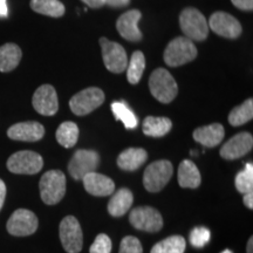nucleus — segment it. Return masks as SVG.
<instances>
[{"instance_id": "obj_1", "label": "nucleus", "mask_w": 253, "mask_h": 253, "mask_svg": "<svg viewBox=\"0 0 253 253\" xmlns=\"http://www.w3.org/2000/svg\"><path fill=\"white\" fill-rule=\"evenodd\" d=\"M40 196L47 205L58 204L66 194V176L60 170H49L41 177Z\"/></svg>"}, {"instance_id": "obj_2", "label": "nucleus", "mask_w": 253, "mask_h": 253, "mask_svg": "<svg viewBox=\"0 0 253 253\" xmlns=\"http://www.w3.org/2000/svg\"><path fill=\"white\" fill-rule=\"evenodd\" d=\"M197 56V48L192 42V40L186 37H178L172 41L164 50L163 59L164 62L170 67H178V66L185 65Z\"/></svg>"}, {"instance_id": "obj_3", "label": "nucleus", "mask_w": 253, "mask_h": 253, "mask_svg": "<svg viewBox=\"0 0 253 253\" xmlns=\"http://www.w3.org/2000/svg\"><path fill=\"white\" fill-rule=\"evenodd\" d=\"M151 95L162 103H170L177 96L178 87L175 79L167 69L157 68L149 79Z\"/></svg>"}, {"instance_id": "obj_4", "label": "nucleus", "mask_w": 253, "mask_h": 253, "mask_svg": "<svg viewBox=\"0 0 253 253\" xmlns=\"http://www.w3.org/2000/svg\"><path fill=\"white\" fill-rule=\"evenodd\" d=\"M179 25H181L183 33L190 40L203 41L208 38V21L198 9L194 7L183 9L181 17H179Z\"/></svg>"}, {"instance_id": "obj_5", "label": "nucleus", "mask_w": 253, "mask_h": 253, "mask_svg": "<svg viewBox=\"0 0 253 253\" xmlns=\"http://www.w3.org/2000/svg\"><path fill=\"white\" fill-rule=\"evenodd\" d=\"M173 168L170 161L161 160L148 166L144 171L143 185L149 192H160L172 177Z\"/></svg>"}, {"instance_id": "obj_6", "label": "nucleus", "mask_w": 253, "mask_h": 253, "mask_svg": "<svg viewBox=\"0 0 253 253\" xmlns=\"http://www.w3.org/2000/svg\"><path fill=\"white\" fill-rule=\"evenodd\" d=\"M43 160L38 153L30 150L18 151L7 161V169L18 175H36L42 169Z\"/></svg>"}, {"instance_id": "obj_7", "label": "nucleus", "mask_w": 253, "mask_h": 253, "mask_svg": "<svg viewBox=\"0 0 253 253\" xmlns=\"http://www.w3.org/2000/svg\"><path fill=\"white\" fill-rule=\"evenodd\" d=\"M103 102V91L100 88L90 87L75 94L69 101V107L75 115L84 116L99 108Z\"/></svg>"}, {"instance_id": "obj_8", "label": "nucleus", "mask_w": 253, "mask_h": 253, "mask_svg": "<svg viewBox=\"0 0 253 253\" xmlns=\"http://www.w3.org/2000/svg\"><path fill=\"white\" fill-rule=\"evenodd\" d=\"M60 240L68 253H79L84 244V235L80 223L74 216L65 217L60 223Z\"/></svg>"}, {"instance_id": "obj_9", "label": "nucleus", "mask_w": 253, "mask_h": 253, "mask_svg": "<svg viewBox=\"0 0 253 253\" xmlns=\"http://www.w3.org/2000/svg\"><path fill=\"white\" fill-rule=\"evenodd\" d=\"M100 164V156L96 151L81 149L73 155L68 164V171L74 179H82L88 173L96 171Z\"/></svg>"}, {"instance_id": "obj_10", "label": "nucleus", "mask_w": 253, "mask_h": 253, "mask_svg": "<svg viewBox=\"0 0 253 253\" xmlns=\"http://www.w3.org/2000/svg\"><path fill=\"white\" fill-rule=\"evenodd\" d=\"M100 43L106 68L115 74L125 72L128 66V58L125 48L120 43L113 42L107 38H101Z\"/></svg>"}, {"instance_id": "obj_11", "label": "nucleus", "mask_w": 253, "mask_h": 253, "mask_svg": "<svg viewBox=\"0 0 253 253\" xmlns=\"http://www.w3.org/2000/svg\"><path fill=\"white\" fill-rule=\"evenodd\" d=\"M129 221L135 229L145 232H158L163 227V218L156 209L151 207L136 208L130 212Z\"/></svg>"}, {"instance_id": "obj_12", "label": "nucleus", "mask_w": 253, "mask_h": 253, "mask_svg": "<svg viewBox=\"0 0 253 253\" xmlns=\"http://www.w3.org/2000/svg\"><path fill=\"white\" fill-rule=\"evenodd\" d=\"M39 221L36 214L27 209L15 210L7 221V231L9 235L15 237H26L33 235L38 230Z\"/></svg>"}, {"instance_id": "obj_13", "label": "nucleus", "mask_w": 253, "mask_h": 253, "mask_svg": "<svg viewBox=\"0 0 253 253\" xmlns=\"http://www.w3.org/2000/svg\"><path fill=\"white\" fill-rule=\"evenodd\" d=\"M209 28H211L218 36L236 39L242 33V25L235 17L225 12H216L209 20Z\"/></svg>"}, {"instance_id": "obj_14", "label": "nucleus", "mask_w": 253, "mask_h": 253, "mask_svg": "<svg viewBox=\"0 0 253 253\" xmlns=\"http://www.w3.org/2000/svg\"><path fill=\"white\" fill-rule=\"evenodd\" d=\"M32 103L34 109L41 115H55L59 109V101L54 87L50 84H42L38 88L33 95Z\"/></svg>"}, {"instance_id": "obj_15", "label": "nucleus", "mask_w": 253, "mask_h": 253, "mask_svg": "<svg viewBox=\"0 0 253 253\" xmlns=\"http://www.w3.org/2000/svg\"><path fill=\"white\" fill-rule=\"evenodd\" d=\"M253 147V137L249 132H240L230 138L225 144L221 147L220 156L224 160H237L245 156Z\"/></svg>"}, {"instance_id": "obj_16", "label": "nucleus", "mask_w": 253, "mask_h": 253, "mask_svg": "<svg viewBox=\"0 0 253 253\" xmlns=\"http://www.w3.org/2000/svg\"><path fill=\"white\" fill-rule=\"evenodd\" d=\"M43 135H45V128L36 121L17 123L7 130V136L14 141L37 142L41 140Z\"/></svg>"}, {"instance_id": "obj_17", "label": "nucleus", "mask_w": 253, "mask_h": 253, "mask_svg": "<svg viewBox=\"0 0 253 253\" xmlns=\"http://www.w3.org/2000/svg\"><path fill=\"white\" fill-rule=\"evenodd\" d=\"M84 186L89 195L96 197L110 196L115 191V183L109 177L102 175L96 171L88 173L82 178Z\"/></svg>"}, {"instance_id": "obj_18", "label": "nucleus", "mask_w": 253, "mask_h": 253, "mask_svg": "<svg viewBox=\"0 0 253 253\" xmlns=\"http://www.w3.org/2000/svg\"><path fill=\"white\" fill-rule=\"evenodd\" d=\"M141 18V12L137 9H131L122 14L116 23V28L121 37L129 41H140L142 39V33L138 28V21Z\"/></svg>"}, {"instance_id": "obj_19", "label": "nucleus", "mask_w": 253, "mask_h": 253, "mask_svg": "<svg viewBox=\"0 0 253 253\" xmlns=\"http://www.w3.org/2000/svg\"><path fill=\"white\" fill-rule=\"evenodd\" d=\"M224 135H225L224 126L219 123L201 126L194 131L195 141L207 148H213L219 144L223 141Z\"/></svg>"}, {"instance_id": "obj_20", "label": "nucleus", "mask_w": 253, "mask_h": 253, "mask_svg": "<svg viewBox=\"0 0 253 253\" xmlns=\"http://www.w3.org/2000/svg\"><path fill=\"white\" fill-rule=\"evenodd\" d=\"M147 158V151L142 148H128L119 155L118 166L126 171H135L143 166Z\"/></svg>"}, {"instance_id": "obj_21", "label": "nucleus", "mask_w": 253, "mask_h": 253, "mask_svg": "<svg viewBox=\"0 0 253 253\" xmlns=\"http://www.w3.org/2000/svg\"><path fill=\"white\" fill-rule=\"evenodd\" d=\"M134 202V195L129 189L122 188L115 192L108 203V212L113 217H122L128 212Z\"/></svg>"}, {"instance_id": "obj_22", "label": "nucleus", "mask_w": 253, "mask_h": 253, "mask_svg": "<svg viewBox=\"0 0 253 253\" xmlns=\"http://www.w3.org/2000/svg\"><path fill=\"white\" fill-rule=\"evenodd\" d=\"M202 177L198 168L190 160H184L178 167V184L184 189H197Z\"/></svg>"}, {"instance_id": "obj_23", "label": "nucleus", "mask_w": 253, "mask_h": 253, "mask_svg": "<svg viewBox=\"0 0 253 253\" xmlns=\"http://www.w3.org/2000/svg\"><path fill=\"white\" fill-rule=\"evenodd\" d=\"M21 56V49L15 43H5L0 46V72L7 73L17 68Z\"/></svg>"}, {"instance_id": "obj_24", "label": "nucleus", "mask_w": 253, "mask_h": 253, "mask_svg": "<svg viewBox=\"0 0 253 253\" xmlns=\"http://www.w3.org/2000/svg\"><path fill=\"white\" fill-rule=\"evenodd\" d=\"M172 122L168 118L148 116L143 121V132L150 137H162L171 130Z\"/></svg>"}, {"instance_id": "obj_25", "label": "nucleus", "mask_w": 253, "mask_h": 253, "mask_svg": "<svg viewBox=\"0 0 253 253\" xmlns=\"http://www.w3.org/2000/svg\"><path fill=\"white\" fill-rule=\"evenodd\" d=\"M31 8L37 13L53 18L65 14V6L59 0H31Z\"/></svg>"}, {"instance_id": "obj_26", "label": "nucleus", "mask_w": 253, "mask_h": 253, "mask_svg": "<svg viewBox=\"0 0 253 253\" xmlns=\"http://www.w3.org/2000/svg\"><path fill=\"white\" fill-rule=\"evenodd\" d=\"M79 138V126L74 122L67 121L60 125L56 130V141L63 148H72Z\"/></svg>"}, {"instance_id": "obj_27", "label": "nucleus", "mask_w": 253, "mask_h": 253, "mask_svg": "<svg viewBox=\"0 0 253 253\" xmlns=\"http://www.w3.org/2000/svg\"><path fill=\"white\" fill-rule=\"evenodd\" d=\"M145 68V58L141 50H136L132 53L130 61H129L128 69H126V79L129 84H136L141 80Z\"/></svg>"}, {"instance_id": "obj_28", "label": "nucleus", "mask_w": 253, "mask_h": 253, "mask_svg": "<svg viewBox=\"0 0 253 253\" xmlns=\"http://www.w3.org/2000/svg\"><path fill=\"white\" fill-rule=\"evenodd\" d=\"M185 246V239L182 236H171L155 244L150 253H184Z\"/></svg>"}, {"instance_id": "obj_29", "label": "nucleus", "mask_w": 253, "mask_h": 253, "mask_svg": "<svg viewBox=\"0 0 253 253\" xmlns=\"http://www.w3.org/2000/svg\"><path fill=\"white\" fill-rule=\"evenodd\" d=\"M253 119V100L249 99L240 106L232 109L229 115V122L231 126H239L245 125Z\"/></svg>"}, {"instance_id": "obj_30", "label": "nucleus", "mask_w": 253, "mask_h": 253, "mask_svg": "<svg viewBox=\"0 0 253 253\" xmlns=\"http://www.w3.org/2000/svg\"><path fill=\"white\" fill-rule=\"evenodd\" d=\"M112 110L116 120L121 121L126 129H135L137 126V118L125 102H113Z\"/></svg>"}, {"instance_id": "obj_31", "label": "nucleus", "mask_w": 253, "mask_h": 253, "mask_svg": "<svg viewBox=\"0 0 253 253\" xmlns=\"http://www.w3.org/2000/svg\"><path fill=\"white\" fill-rule=\"evenodd\" d=\"M236 189L240 194L245 195L253 191V164L248 163L243 171L236 176Z\"/></svg>"}, {"instance_id": "obj_32", "label": "nucleus", "mask_w": 253, "mask_h": 253, "mask_svg": "<svg viewBox=\"0 0 253 253\" xmlns=\"http://www.w3.org/2000/svg\"><path fill=\"white\" fill-rule=\"evenodd\" d=\"M210 230L204 226L195 227V229L191 231V233H190V243H191V245L194 246V248L197 249L204 248V246L210 242Z\"/></svg>"}, {"instance_id": "obj_33", "label": "nucleus", "mask_w": 253, "mask_h": 253, "mask_svg": "<svg viewBox=\"0 0 253 253\" xmlns=\"http://www.w3.org/2000/svg\"><path fill=\"white\" fill-rule=\"evenodd\" d=\"M112 252V240L104 233H100L94 240L89 249V253H110Z\"/></svg>"}, {"instance_id": "obj_34", "label": "nucleus", "mask_w": 253, "mask_h": 253, "mask_svg": "<svg viewBox=\"0 0 253 253\" xmlns=\"http://www.w3.org/2000/svg\"><path fill=\"white\" fill-rule=\"evenodd\" d=\"M119 253H143V248L136 237L126 236L122 239Z\"/></svg>"}, {"instance_id": "obj_35", "label": "nucleus", "mask_w": 253, "mask_h": 253, "mask_svg": "<svg viewBox=\"0 0 253 253\" xmlns=\"http://www.w3.org/2000/svg\"><path fill=\"white\" fill-rule=\"evenodd\" d=\"M232 4L243 11H252L253 9V0H231Z\"/></svg>"}, {"instance_id": "obj_36", "label": "nucleus", "mask_w": 253, "mask_h": 253, "mask_svg": "<svg viewBox=\"0 0 253 253\" xmlns=\"http://www.w3.org/2000/svg\"><path fill=\"white\" fill-rule=\"evenodd\" d=\"M129 4V0H104V5H109L112 7H123Z\"/></svg>"}, {"instance_id": "obj_37", "label": "nucleus", "mask_w": 253, "mask_h": 253, "mask_svg": "<svg viewBox=\"0 0 253 253\" xmlns=\"http://www.w3.org/2000/svg\"><path fill=\"white\" fill-rule=\"evenodd\" d=\"M81 1H84V4L91 8H99L104 5V0H81Z\"/></svg>"}, {"instance_id": "obj_38", "label": "nucleus", "mask_w": 253, "mask_h": 253, "mask_svg": "<svg viewBox=\"0 0 253 253\" xmlns=\"http://www.w3.org/2000/svg\"><path fill=\"white\" fill-rule=\"evenodd\" d=\"M6 198V185L2 182V179H0V210L2 209V205L5 203Z\"/></svg>"}, {"instance_id": "obj_39", "label": "nucleus", "mask_w": 253, "mask_h": 253, "mask_svg": "<svg viewBox=\"0 0 253 253\" xmlns=\"http://www.w3.org/2000/svg\"><path fill=\"white\" fill-rule=\"evenodd\" d=\"M243 202H244L245 207L252 210L253 209V191L249 192V194L244 195V198H243Z\"/></svg>"}, {"instance_id": "obj_40", "label": "nucleus", "mask_w": 253, "mask_h": 253, "mask_svg": "<svg viewBox=\"0 0 253 253\" xmlns=\"http://www.w3.org/2000/svg\"><path fill=\"white\" fill-rule=\"evenodd\" d=\"M8 14V8H7V2L6 0H0V17H7Z\"/></svg>"}, {"instance_id": "obj_41", "label": "nucleus", "mask_w": 253, "mask_h": 253, "mask_svg": "<svg viewBox=\"0 0 253 253\" xmlns=\"http://www.w3.org/2000/svg\"><path fill=\"white\" fill-rule=\"evenodd\" d=\"M246 252L253 253V238H252V237L249 239V242H248V246H246Z\"/></svg>"}, {"instance_id": "obj_42", "label": "nucleus", "mask_w": 253, "mask_h": 253, "mask_svg": "<svg viewBox=\"0 0 253 253\" xmlns=\"http://www.w3.org/2000/svg\"><path fill=\"white\" fill-rule=\"evenodd\" d=\"M221 253H233V252L231 251V250H224V251L221 252Z\"/></svg>"}]
</instances>
